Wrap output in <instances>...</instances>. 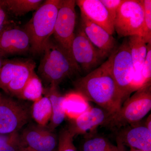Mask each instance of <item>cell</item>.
Segmentation results:
<instances>
[{"label":"cell","instance_id":"24","mask_svg":"<svg viewBox=\"0 0 151 151\" xmlns=\"http://www.w3.org/2000/svg\"><path fill=\"white\" fill-rule=\"evenodd\" d=\"M27 147L19 132L0 134V151H23Z\"/></svg>","mask_w":151,"mask_h":151},{"label":"cell","instance_id":"37","mask_svg":"<svg viewBox=\"0 0 151 151\" xmlns=\"http://www.w3.org/2000/svg\"></svg>","mask_w":151,"mask_h":151},{"label":"cell","instance_id":"2","mask_svg":"<svg viewBox=\"0 0 151 151\" xmlns=\"http://www.w3.org/2000/svg\"><path fill=\"white\" fill-rule=\"evenodd\" d=\"M43 56L38 68L39 77L47 86H58L65 79L80 71L73 57L50 39L44 50Z\"/></svg>","mask_w":151,"mask_h":151},{"label":"cell","instance_id":"8","mask_svg":"<svg viewBox=\"0 0 151 151\" xmlns=\"http://www.w3.org/2000/svg\"><path fill=\"white\" fill-rule=\"evenodd\" d=\"M75 0H61L52 36L57 43L70 55L76 24ZM73 57V56H72Z\"/></svg>","mask_w":151,"mask_h":151},{"label":"cell","instance_id":"12","mask_svg":"<svg viewBox=\"0 0 151 151\" xmlns=\"http://www.w3.org/2000/svg\"><path fill=\"white\" fill-rule=\"evenodd\" d=\"M116 139L130 148L151 151V132L139 122L118 130Z\"/></svg>","mask_w":151,"mask_h":151},{"label":"cell","instance_id":"17","mask_svg":"<svg viewBox=\"0 0 151 151\" xmlns=\"http://www.w3.org/2000/svg\"><path fill=\"white\" fill-rule=\"evenodd\" d=\"M44 94L50 100L52 110L51 119L47 127L53 132L66 118L63 106L64 96L60 92L58 86L55 85L47 86L44 89Z\"/></svg>","mask_w":151,"mask_h":151},{"label":"cell","instance_id":"28","mask_svg":"<svg viewBox=\"0 0 151 151\" xmlns=\"http://www.w3.org/2000/svg\"><path fill=\"white\" fill-rule=\"evenodd\" d=\"M143 87L151 85V43L147 44V53L142 70Z\"/></svg>","mask_w":151,"mask_h":151},{"label":"cell","instance_id":"1","mask_svg":"<svg viewBox=\"0 0 151 151\" xmlns=\"http://www.w3.org/2000/svg\"><path fill=\"white\" fill-rule=\"evenodd\" d=\"M116 48L105 62L73 83L76 92L89 102L97 104L111 115L118 112L124 103L111 72L112 60Z\"/></svg>","mask_w":151,"mask_h":151},{"label":"cell","instance_id":"13","mask_svg":"<svg viewBox=\"0 0 151 151\" xmlns=\"http://www.w3.org/2000/svg\"><path fill=\"white\" fill-rule=\"evenodd\" d=\"M76 2L81 15L103 28L111 35L115 33L114 22L100 0H77Z\"/></svg>","mask_w":151,"mask_h":151},{"label":"cell","instance_id":"25","mask_svg":"<svg viewBox=\"0 0 151 151\" xmlns=\"http://www.w3.org/2000/svg\"><path fill=\"white\" fill-rule=\"evenodd\" d=\"M82 151H118L117 146L105 138L96 137L89 138L82 147Z\"/></svg>","mask_w":151,"mask_h":151},{"label":"cell","instance_id":"9","mask_svg":"<svg viewBox=\"0 0 151 151\" xmlns=\"http://www.w3.org/2000/svg\"><path fill=\"white\" fill-rule=\"evenodd\" d=\"M71 53L80 70L87 73L102 64L103 60L108 57L91 43L81 27L75 33Z\"/></svg>","mask_w":151,"mask_h":151},{"label":"cell","instance_id":"33","mask_svg":"<svg viewBox=\"0 0 151 151\" xmlns=\"http://www.w3.org/2000/svg\"><path fill=\"white\" fill-rule=\"evenodd\" d=\"M6 57L3 55L0 52V68L2 66L5 60H6Z\"/></svg>","mask_w":151,"mask_h":151},{"label":"cell","instance_id":"26","mask_svg":"<svg viewBox=\"0 0 151 151\" xmlns=\"http://www.w3.org/2000/svg\"><path fill=\"white\" fill-rule=\"evenodd\" d=\"M144 12L142 37L146 43H151V1L141 0Z\"/></svg>","mask_w":151,"mask_h":151},{"label":"cell","instance_id":"15","mask_svg":"<svg viewBox=\"0 0 151 151\" xmlns=\"http://www.w3.org/2000/svg\"><path fill=\"white\" fill-rule=\"evenodd\" d=\"M80 27L91 43L108 58L117 47L113 35L81 15Z\"/></svg>","mask_w":151,"mask_h":151},{"label":"cell","instance_id":"23","mask_svg":"<svg viewBox=\"0 0 151 151\" xmlns=\"http://www.w3.org/2000/svg\"><path fill=\"white\" fill-rule=\"evenodd\" d=\"M22 61L6 59L0 68V88L5 92L8 85L16 75Z\"/></svg>","mask_w":151,"mask_h":151},{"label":"cell","instance_id":"35","mask_svg":"<svg viewBox=\"0 0 151 151\" xmlns=\"http://www.w3.org/2000/svg\"><path fill=\"white\" fill-rule=\"evenodd\" d=\"M130 151H142L140 150H137V149H135L134 148H131V149H130Z\"/></svg>","mask_w":151,"mask_h":151},{"label":"cell","instance_id":"29","mask_svg":"<svg viewBox=\"0 0 151 151\" xmlns=\"http://www.w3.org/2000/svg\"><path fill=\"white\" fill-rule=\"evenodd\" d=\"M124 0H100L114 22L117 11Z\"/></svg>","mask_w":151,"mask_h":151},{"label":"cell","instance_id":"32","mask_svg":"<svg viewBox=\"0 0 151 151\" xmlns=\"http://www.w3.org/2000/svg\"><path fill=\"white\" fill-rule=\"evenodd\" d=\"M146 127L148 129L150 132H151V115L150 114L146 120L145 124Z\"/></svg>","mask_w":151,"mask_h":151},{"label":"cell","instance_id":"18","mask_svg":"<svg viewBox=\"0 0 151 151\" xmlns=\"http://www.w3.org/2000/svg\"><path fill=\"white\" fill-rule=\"evenodd\" d=\"M36 63L32 60H23L16 75L8 85L6 93L17 97L33 74Z\"/></svg>","mask_w":151,"mask_h":151},{"label":"cell","instance_id":"19","mask_svg":"<svg viewBox=\"0 0 151 151\" xmlns=\"http://www.w3.org/2000/svg\"><path fill=\"white\" fill-rule=\"evenodd\" d=\"M63 106L66 117L73 120L91 108L88 101L77 92L64 95Z\"/></svg>","mask_w":151,"mask_h":151},{"label":"cell","instance_id":"36","mask_svg":"<svg viewBox=\"0 0 151 151\" xmlns=\"http://www.w3.org/2000/svg\"><path fill=\"white\" fill-rule=\"evenodd\" d=\"M2 96V95L1 94V93H0V100H1V98Z\"/></svg>","mask_w":151,"mask_h":151},{"label":"cell","instance_id":"31","mask_svg":"<svg viewBox=\"0 0 151 151\" xmlns=\"http://www.w3.org/2000/svg\"><path fill=\"white\" fill-rule=\"evenodd\" d=\"M116 142H117L118 151H127L126 146H124L120 141L116 139Z\"/></svg>","mask_w":151,"mask_h":151},{"label":"cell","instance_id":"30","mask_svg":"<svg viewBox=\"0 0 151 151\" xmlns=\"http://www.w3.org/2000/svg\"><path fill=\"white\" fill-rule=\"evenodd\" d=\"M12 22L9 19L8 14L0 6V35Z\"/></svg>","mask_w":151,"mask_h":151},{"label":"cell","instance_id":"27","mask_svg":"<svg viewBox=\"0 0 151 151\" xmlns=\"http://www.w3.org/2000/svg\"><path fill=\"white\" fill-rule=\"evenodd\" d=\"M74 137L68 129L63 130L58 138L57 151H77L73 143Z\"/></svg>","mask_w":151,"mask_h":151},{"label":"cell","instance_id":"14","mask_svg":"<svg viewBox=\"0 0 151 151\" xmlns=\"http://www.w3.org/2000/svg\"><path fill=\"white\" fill-rule=\"evenodd\" d=\"M111 114L103 108L91 107L88 111L71 120L68 129L74 135L84 134L100 126H103Z\"/></svg>","mask_w":151,"mask_h":151},{"label":"cell","instance_id":"5","mask_svg":"<svg viewBox=\"0 0 151 151\" xmlns=\"http://www.w3.org/2000/svg\"><path fill=\"white\" fill-rule=\"evenodd\" d=\"M31 108L23 101L2 96L0 100V134L19 132L29 122Z\"/></svg>","mask_w":151,"mask_h":151},{"label":"cell","instance_id":"11","mask_svg":"<svg viewBox=\"0 0 151 151\" xmlns=\"http://www.w3.org/2000/svg\"><path fill=\"white\" fill-rule=\"evenodd\" d=\"M30 50V41L23 28L11 24L0 35V52L4 56L21 54Z\"/></svg>","mask_w":151,"mask_h":151},{"label":"cell","instance_id":"7","mask_svg":"<svg viewBox=\"0 0 151 151\" xmlns=\"http://www.w3.org/2000/svg\"><path fill=\"white\" fill-rule=\"evenodd\" d=\"M111 72L124 103L132 93L134 73V65L127 39H125L120 46L116 48L112 60Z\"/></svg>","mask_w":151,"mask_h":151},{"label":"cell","instance_id":"6","mask_svg":"<svg viewBox=\"0 0 151 151\" xmlns=\"http://www.w3.org/2000/svg\"><path fill=\"white\" fill-rule=\"evenodd\" d=\"M144 19V9L141 0H124L114 19L115 32L120 37L142 36Z\"/></svg>","mask_w":151,"mask_h":151},{"label":"cell","instance_id":"10","mask_svg":"<svg viewBox=\"0 0 151 151\" xmlns=\"http://www.w3.org/2000/svg\"><path fill=\"white\" fill-rule=\"evenodd\" d=\"M20 133L27 146L36 151H55L58 143L53 132L37 124H29Z\"/></svg>","mask_w":151,"mask_h":151},{"label":"cell","instance_id":"3","mask_svg":"<svg viewBox=\"0 0 151 151\" xmlns=\"http://www.w3.org/2000/svg\"><path fill=\"white\" fill-rule=\"evenodd\" d=\"M61 0H46L35 11L24 25L30 41V51L34 54L43 53L52 36Z\"/></svg>","mask_w":151,"mask_h":151},{"label":"cell","instance_id":"16","mask_svg":"<svg viewBox=\"0 0 151 151\" xmlns=\"http://www.w3.org/2000/svg\"><path fill=\"white\" fill-rule=\"evenodd\" d=\"M127 39L134 65V76L132 86V92H134L144 88L142 70L147 55V44L139 35L129 37Z\"/></svg>","mask_w":151,"mask_h":151},{"label":"cell","instance_id":"20","mask_svg":"<svg viewBox=\"0 0 151 151\" xmlns=\"http://www.w3.org/2000/svg\"><path fill=\"white\" fill-rule=\"evenodd\" d=\"M43 1L42 0H0V6L8 14L21 17L36 10Z\"/></svg>","mask_w":151,"mask_h":151},{"label":"cell","instance_id":"34","mask_svg":"<svg viewBox=\"0 0 151 151\" xmlns=\"http://www.w3.org/2000/svg\"><path fill=\"white\" fill-rule=\"evenodd\" d=\"M23 151H36L35 150H33V149L30 148L28 147H27L25 149H24Z\"/></svg>","mask_w":151,"mask_h":151},{"label":"cell","instance_id":"22","mask_svg":"<svg viewBox=\"0 0 151 151\" xmlns=\"http://www.w3.org/2000/svg\"><path fill=\"white\" fill-rule=\"evenodd\" d=\"M44 88L42 81L34 72L17 98L35 102L43 97Z\"/></svg>","mask_w":151,"mask_h":151},{"label":"cell","instance_id":"4","mask_svg":"<svg viewBox=\"0 0 151 151\" xmlns=\"http://www.w3.org/2000/svg\"><path fill=\"white\" fill-rule=\"evenodd\" d=\"M151 109V85L136 91L122 104L118 112L111 115L103 126L118 131L140 122Z\"/></svg>","mask_w":151,"mask_h":151},{"label":"cell","instance_id":"21","mask_svg":"<svg viewBox=\"0 0 151 151\" xmlns=\"http://www.w3.org/2000/svg\"><path fill=\"white\" fill-rule=\"evenodd\" d=\"M31 117L38 125L47 127L52 114L51 104L46 96L34 102L31 108Z\"/></svg>","mask_w":151,"mask_h":151}]
</instances>
